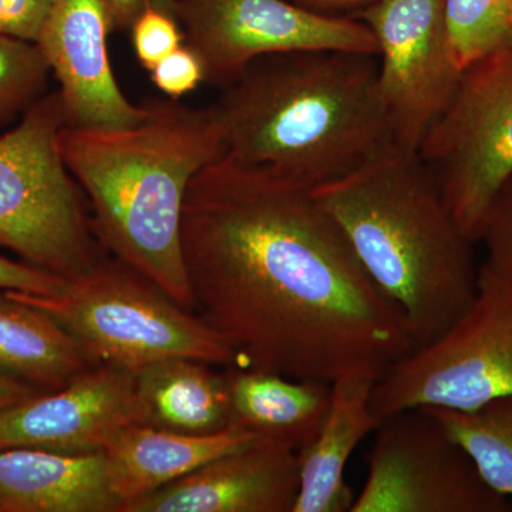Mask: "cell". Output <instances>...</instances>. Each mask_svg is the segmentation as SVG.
I'll return each instance as SVG.
<instances>
[{
    "instance_id": "obj_1",
    "label": "cell",
    "mask_w": 512,
    "mask_h": 512,
    "mask_svg": "<svg viewBox=\"0 0 512 512\" xmlns=\"http://www.w3.org/2000/svg\"><path fill=\"white\" fill-rule=\"evenodd\" d=\"M181 249L195 313L239 367L332 383L416 348L312 190L221 156L192 178Z\"/></svg>"
},
{
    "instance_id": "obj_2",
    "label": "cell",
    "mask_w": 512,
    "mask_h": 512,
    "mask_svg": "<svg viewBox=\"0 0 512 512\" xmlns=\"http://www.w3.org/2000/svg\"><path fill=\"white\" fill-rule=\"evenodd\" d=\"M146 119L127 127L64 126L60 150L92 207L94 237L146 276L185 311L195 313L181 218L192 178L224 156L214 104L150 100Z\"/></svg>"
},
{
    "instance_id": "obj_3",
    "label": "cell",
    "mask_w": 512,
    "mask_h": 512,
    "mask_svg": "<svg viewBox=\"0 0 512 512\" xmlns=\"http://www.w3.org/2000/svg\"><path fill=\"white\" fill-rule=\"evenodd\" d=\"M377 56L319 50L259 57L214 104L225 156L315 190L394 147Z\"/></svg>"
},
{
    "instance_id": "obj_4",
    "label": "cell",
    "mask_w": 512,
    "mask_h": 512,
    "mask_svg": "<svg viewBox=\"0 0 512 512\" xmlns=\"http://www.w3.org/2000/svg\"><path fill=\"white\" fill-rule=\"evenodd\" d=\"M312 192L373 284L402 311L416 348L443 335L473 303L477 244L458 227L417 154L393 148Z\"/></svg>"
},
{
    "instance_id": "obj_5",
    "label": "cell",
    "mask_w": 512,
    "mask_h": 512,
    "mask_svg": "<svg viewBox=\"0 0 512 512\" xmlns=\"http://www.w3.org/2000/svg\"><path fill=\"white\" fill-rule=\"evenodd\" d=\"M6 292L52 316L92 366L136 373L174 357L237 365L234 350L197 313L116 258H101L60 295Z\"/></svg>"
},
{
    "instance_id": "obj_6",
    "label": "cell",
    "mask_w": 512,
    "mask_h": 512,
    "mask_svg": "<svg viewBox=\"0 0 512 512\" xmlns=\"http://www.w3.org/2000/svg\"><path fill=\"white\" fill-rule=\"evenodd\" d=\"M66 124L56 92L37 100L18 126L0 136V247L74 281L92 271L103 247L63 160L59 138Z\"/></svg>"
},
{
    "instance_id": "obj_7",
    "label": "cell",
    "mask_w": 512,
    "mask_h": 512,
    "mask_svg": "<svg viewBox=\"0 0 512 512\" xmlns=\"http://www.w3.org/2000/svg\"><path fill=\"white\" fill-rule=\"evenodd\" d=\"M512 396V289L480 266L473 303L439 338L377 377L370 407L383 420L414 407L471 412Z\"/></svg>"
},
{
    "instance_id": "obj_8",
    "label": "cell",
    "mask_w": 512,
    "mask_h": 512,
    "mask_svg": "<svg viewBox=\"0 0 512 512\" xmlns=\"http://www.w3.org/2000/svg\"><path fill=\"white\" fill-rule=\"evenodd\" d=\"M417 156L477 244L485 212L512 175V46L464 70Z\"/></svg>"
},
{
    "instance_id": "obj_9",
    "label": "cell",
    "mask_w": 512,
    "mask_h": 512,
    "mask_svg": "<svg viewBox=\"0 0 512 512\" xmlns=\"http://www.w3.org/2000/svg\"><path fill=\"white\" fill-rule=\"evenodd\" d=\"M349 512H510L463 447L426 407L384 417Z\"/></svg>"
},
{
    "instance_id": "obj_10",
    "label": "cell",
    "mask_w": 512,
    "mask_h": 512,
    "mask_svg": "<svg viewBox=\"0 0 512 512\" xmlns=\"http://www.w3.org/2000/svg\"><path fill=\"white\" fill-rule=\"evenodd\" d=\"M175 16L212 86H228L269 55L338 50L377 56L375 36L362 20L320 15L291 0H177Z\"/></svg>"
},
{
    "instance_id": "obj_11",
    "label": "cell",
    "mask_w": 512,
    "mask_h": 512,
    "mask_svg": "<svg viewBox=\"0 0 512 512\" xmlns=\"http://www.w3.org/2000/svg\"><path fill=\"white\" fill-rule=\"evenodd\" d=\"M353 18L375 36L380 97L394 147L417 154L463 74L448 45L443 0H376Z\"/></svg>"
},
{
    "instance_id": "obj_12",
    "label": "cell",
    "mask_w": 512,
    "mask_h": 512,
    "mask_svg": "<svg viewBox=\"0 0 512 512\" xmlns=\"http://www.w3.org/2000/svg\"><path fill=\"white\" fill-rule=\"evenodd\" d=\"M131 423H141L134 373L92 366L60 389L0 410V450L99 453Z\"/></svg>"
},
{
    "instance_id": "obj_13",
    "label": "cell",
    "mask_w": 512,
    "mask_h": 512,
    "mask_svg": "<svg viewBox=\"0 0 512 512\" xmlns=\"http://www.w3.org/2000/svg\"><path fill=\"white\" fill-rule=\"evenodd\" d=\"M110 0H55L36 45L60 84L67 126L127 127L148 114L120 89L107 53Z\"/></svg>"
},
{
    "instance_id": "obj_14",
    "label": "cell",
    "mask_w": 512,
    "mask_h": 512,
    "mask_svg": "<svg viewBox=\"0 0 512 512\" xmlns=\"http://www.w3.org/2000/svg\"><path fill=\"white\" fill-rule=\"evenodd\" d=\"M298 493V450L282 441L258 439L123 512H293Z\"/></svg>"
},
{
    "instance_id": "obj_15",
    "label": "cell",
    "mask_w": 512,
    "mask_h": 512,
    "mask_svg": "<svg viewBox=\"0 0 512 512\" xmlns=\"http://www.w3.org/2000/svg\"><path fill=\"white\" fill-rule=\"evenodd\" d=\"M106 456L0 450V512H120Z\"/></svg>"
},
{
    "instance_id": "obj_16",
    "label": "cell",
    "mask_w": 512,
    "mask_h": 512,
    "mask_svg": "<svg viewBox=\"0 0 512 512\" xmlns=\"http://www.w3.org/2000/svg\"><path fill=\"white\" fill-rule=\"evenodd\" d=\"M258 440L238 427L211 434H184L131 423L104 448L107 476L120 512L140 498L174 483L214 458Z\"/></svg>"
},
{
    "instance_id": "obj_17",
    "label": "cell",
    "mask_w": 512,
    "mask_h": 512,
    "mask_svg": "<svg viewBox=\"0 0 512 512\" xmlns=\"http://www.w3.org/2000/svg\"><path fill=\"white\" fill-rule=\"evenodd\" d=\"M377 377L349 373L330 383L328 416L318 436L298 450L299 493L293 512H349L352 490L345 473L349 458L380 420L370 407Z\"/></svg>"
},
{
    "instance_id": "obj_18",
    "label": "cell",
    "mask_w": 512,
    "mask_h": 512,
    "mask_svg": "<svg viewBox=\"0 0 512 512\" xmlns=\"http://www.w3.org/2000/svg\"><path fill=\"white\" fill-rule=\"evenodd\" d=\"M224 373L232 427L296 450L318 436L329 412L330 383L239 366L225 367Z\"/></svg>"
},
{
    "instance_id": "obj_19",
    "label": "cell",
    "mask_w": 512,
    "mask_h": 512,
    "mask_svg": "<svg viewBox=\"0 0 512 512\" xmlns=\"http://www.w3.org/2000/svg\"><path fill=\"white\" fill-rule=\"evenodd\" d=\"M141 423L184 434L231 427L225 373L190 357H174L134 373Z\"/></svg>"
},
{
    "instance_id": "obj_20",
    "label": "cell",
    "mask_w": 512,
    "mask_h": 512,
    "mask_svg": "<svg viewBox=\"0 0 512 512\" xmlns=\"http://www.w3.org/2000/svg\"><path fill=\"white\" fill-rule=\"evenodd\" d=\"M89 367L76 340L52 316L0 292V372L56 390Z\"/></svg>"
},
{
    "instance_id": "obj_21",
    "label": "cell",
    "mask_w": 512,
    "mask_h": 512,
    "mask_svg": "<svg viewBox=\"0 0 512 512\" xmlns=\"http://www.w3.org/2000/svg\"><path fill=\"white\" fill-rule=\"evenodd\" d=\"M466 450L495 493L512 498V396L471 412L426 407Z\"/></svg>"
},
{
    "instance_id": "obj_22",
    "label": "cell",
    "mask_w": 512,
    "mask_h": 512,
    "mask_svg": "<svg viewBox=\"0 0 512 512\" xmlns=\"http://www.w3.org/2000/svg\"><path fill=\"white\" fill-rule=\"evenodd\" d=\"M443 10L461 73L512 46V0H443Z\"/></svg>"
},
{
    "instance_id": "obj_23",
    "label": "cell",
    "mask_w": 512,
    "mask_h": 512,
    "mask_svg": "<svg viewBox=\"0 0 512 512\" xmlns=\"http://www.w3.org/2000/svg\"><path fill=\"white\" fill-rule=\"evenodd\" d=\"M49 72L36 43L0 35V123L42 99Z\"/></svg>"
},
{
    "instance_id": "obj_24",
    "label": "cell",
    "mask_w": 512,
    "mask_h": 512,
    "mask_svg": "<svg viewBox=\"0 0 512 512\" xmlns=\"http://www.w3.org/2000/svg\"><path fill=\"white\" fill-rule=\"evenodd\" d=\"M477 244L485 249L481 268L512 289V175L485 212Z\"/></svg>"
},
{
    "instance_id": "obj_25",
    "label": "cell",
    "mask_w": 512,
    "mask_h": 512,
    "mask_svg": "<svg viewBox=\"0 0 512 512\" xmlns=\"http://www.w3.org/2000/svg\"><path fill=\"white\" fill-rule=\"evenodd\" d=\"M138 63L150 72L185 43L184 30L173 10L147 6L130 26Z\"/></svg>"
},
{
    "instance_id": "obj_26",
    "label": "cell",
    "mask_w": 512,
    "mask_h": 512,
    "mask_svg": "<svg viewBox=\"0 0 512 512\" xmlns=\"http://www.w3.org/2000/svg\"><path fill=\"white\" fill-rule=\"evenodd\" d=\"M151 82L168 99L181 100L205 83L204 66L190 46L181 45L150 70Z\"/></svg>"
},
{
    "instance_id": "obj_27",
    "label": "cell",
    "mask_w": 512,
    "mask_h": 512,
    "mask_svg": "<svg viewBox=\"0 0 512 512\" xmlns=\"http://www.w3.org/2000/svg\"><path fill=\"white\" fill-rule=\"evenodd\" d=\"M55 0H0V35L36 43Z\"/></svg>"
},
{
    "instance_id": "obj_28",
    "label": "cell",
    "mask_w": 512,
    "mask_h": 512,
    "mask_svg": "<svg viewBox=\"0 0 512 512\" xmlns=\"http://www.w3.org/2000/svg\"><path fill=\"white\" fill-rule=\"evenodd\" d=\"M69 282L26 262L23 264L0 255V292L55 296L66 291Z\"/></svg>"
},
{
    "instance_id": "obj_29",
    "label": "cell",
    "mask_w": 512,
    "mask_h": 512,
    "mask_svg": "<svg viewBox=\"0 0 512 512\" xmlns=\"http://www.w3.org/2000/svg\"><path fill=\"white\" fill-rule=\"evenodd\" d=\"M175 3L177 0H110L114 26L116 29H130L134 20L147 6H160L175 13Z\"/></svg>"
},
{
    "instance_id": "obj_30",
    "label": "cell",
    "mask_w": 512,
    "mask_h": 512,
    "mask_svg": "<svg viewBox=\"0 0 512 512\" xmlns=\"http://www.w3.org/2000/svg\"><path fill=\"white\" fill-rule=\"evenodd\" d=\"M291 2L320 15L353 18L363 9L373 5L376 0H291Z\"/></svg>"
},
{
    "instance_id": "obj_31",
    "label": "cell",
    "mask_w": 512,
    "mask_h": 512,
    "mask_svg": "<svg viewBox=\"0 0 512 512\" xmlns=\"http://www.w3.org/2000/svg\"><path fill=\"white\" fill-rule=\"evenodd\" d=\"M45 392L39 387L33 386L28 382L8 375V373L0 372V410L8 409L13 404L22 402L28 397L35 394Z\"/></svg>"
}]
</instances>
